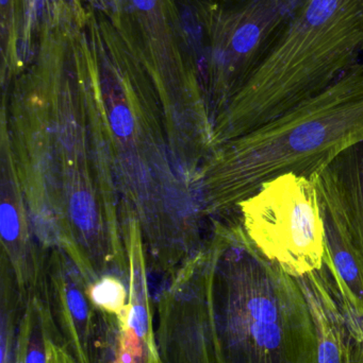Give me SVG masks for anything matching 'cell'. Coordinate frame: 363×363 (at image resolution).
<instances>
[{
	"instance_id": "1",
	"label": "cell",
	"mask_w": 363,
	"mask_h": 363,
	"mask_svg": "<svg viewBox=\"0 0 363 363\" xmlns=\"http://www.w3.org/2000/svg\"><path fill=\"white\" fill-rule=\"evenodd\" d=\"M363 55V0H300L228 104L221 135L234 140L319 95Z\"/></svg>"
},
{
	"instance_id": "2",
	"label": "cell",
	"mask_w": 363,
	"mask_h": 363,
	"mask_svg": "<svg viewBox=\"0 0 363 363\" xmlns=\"http://www.w3.org/2000/svg\"><path fill=\"white\" fill-rule=\"evenodd\" d=\"M363 142V64L270 123L232 140L217 165L220 204L238 205L287 174L313 178Z\"/></svg>"
},
{
	"instance_id": "3",
	"label": "cell",
	"mask_w": 363,
	"mask_h": 363,
	"mask_svg": "<svg viewBox=\"0 0 363 363\" xmlns=\"http://www.w3.org/2000/svg\"><path fill=\"white\" fill-rule=\"evenodd\" d=\"M228 240L221 363H318L317 333L300 279L260 253L242 228Z\"/></svg>"
},
{
	"instance_id": "4",
	"label": "cell",
	"mask_w": 363,
	"mask_h": 363,
	"mask_svg": "<svg viewBox=\"0 0 363 363\" xmlns=\"http://www.w3.org/2000/svg\"><path fill=\"white\" fill-rule=\"evenodd\" d=\"M238 205L243 230L271 262L294 277L323 268L325 224L315 177H277Z\"/></svg>"
},
{
	"instance_id": "5",
	"label": "cell",
	"mask_w": 363,
	"mask_h": 363,
	"mask_svg": "<svg viewBox=\"0 0 363 363\" xmlns=\"http://www.w3.org/2000/svg\"><path fill=\"white\" fill-rule=\"evenodd\" d=\"M196 1L200 46L208 57L215 91L226 101L240 91L300 0Z\"/></svg>"
},
{
	"instance_id": "6",
	"label": "cell",
	"mask_w": 363,
	"mask_h": 363,
	"mask_svg": "<svg viewBox=\"0 0 363 363\" xmlns=\"http://www.w3.org/2000/svg\"><path fill=\"white\" fill-rule=\"evenodd\" d=\"M109 19L126 48L160 81L190 77L193 42L175 0H107Z\"/></svg>"
},
{
	"instance_id": "7",
	"label": "cell",
	"mask_w": 363,
	"mask_h": 363,
	"mask_svg": "<svg viewBox=\"0 0 363 363\" xmlns=\"http://www.w3.org/2000/svg\"><path fill=\"white\" fill-rule=\"evenodd\" d=\"M315 179L322 205L363 262V142L340 153Z\"/></svg>"
},
{
	"instance_id": "8",
	"label": "cell",
	"mask_w": 363,
	"mask_h": 363,
	"mask_svg": "<svg viewBox=\"0 0 363 363\" xmlns=\"http://www.w3.org/2000/svg\"><path fill=\"white\" fill-rule=\"evenodd\" d=\"M317 333L318 363H345L347 324L340 298L326 269L298 277Z\"/></svg>"
},
{
	"instance_id": "9",
	"label": "cell",
	"mask_w": 363,
	"mask_h": 363,
	"mask_svg": "<svg viewBox=\"0 0 363 363\" xmlns=\"http://www.w3.org/2000/svg\"><path fill=\"white\" fill-rule=\"evenodd\" d=\"M325 224L324 267L345 313L363 319V262L336 220L322 205Z\"/></svg>"
},
{
	"instance_id": "10",
	"label": "cell",
	"mask_w": 363,
	"mask_h": 363,
	"mask_svg": "<svg viewBox=\"0 0 363 363\" xmlns=\"http://www.w3.org/2000/svg\"><path fill=\"white\" fill-rule=\"evenodd\" d=\"M42 0H1L2 67H23L34 55Z\"/></svg>"
},
{
	"instance_id": "11",
	"label": "cell",
	"mask_w": 363,
	"mask_h": 363,
	"mask_svg": "<svg viewBox=\"0 0 363 363\" xmlns=\"http://www.w3.org/2000/svg\"><path fill=\"white\" fill-rule=\"evenodd\" d=\"M92 300L104 311L119 313L125 309L126 290L117 279L106 277L94 286Z\"/></svg>"
},
{
	"instance_id": "12",
	"label": "cell",
	"mask_w": 363,
	"mask_h": 363,
	"mask_svg": "<svg viewBox=\"0 0 363 363\" xmlns=\"http://www.w3.org/2000/svg\"><path fill=\"white\" fill-rule=\"evenodd\" d=\"M343 313L347 324L345 363H363V319Z\"/></svg>"
},
{
	"instance_id": "13",
	"label": "cell",
	"mask_w": 363,
	"mask_h": 363,
	"mask_svg": "<svg viewBox=\"0 0 363 363\" xmlns=\"http://www.w3.org/2000/svg\"><path fill=\"white\" fill-rule=\"evenodd\" d=\"M72 213L79 225L90 228L95 218L94 204L91 198L85 194H76L72 201Z\"/></svg>"
},
{
	"instance_id": "14",
	"label": "cell",
	"mask_w": 363,
	"mask_h": 363,
	"mask_svg": "<svg viewBox=\"0 0 363 363\" xmlns=\"http://www.w3.org/2000/svg\"><path fill=\"white\" fill-rule=\"evenodd\" d=\"M111 121H112L113 130L119 135H129L134 129V121H132L131 115L129 114L127 108H123V106H119L113 111L112 115H111Z\"/></svg>"
},
{
	"instance_id": "15",
	"label": "cell",
	"mask_w": 363,
	"mask_h": 363,
	"mask_svg": "<svg viewBox=\"0 0 363 363\" xmlns=\"http://www.w3.org/2000/svg\"><path fill=\"white\" fill-rule=\"evenodd\" d=\"M67 304L75 319L85 321L87 315V303L78 290H70L67 294Z\"/></svg>"
},
{
	"instance_id": "16",
	"label": "cell",
	"mask_w": 363,
	"mask_h": 363,
	"mask_svg": "<svg viewBox=\"0 0 363 363\" xmlns=\"http://www.w3.org/2000/svg\"><path fill=\"white\" fill-rule=\"evenodd\" d=\"M72 1L79 6L102 13L104 15H106L107 9H108L107 0H72Z\"/></svg>"
},
{
	"instance_id": "17",
	"label": "cell",
	"mask_w": 363,
	"mask_h": 363,
	"mask_svg": "<svg viewBox=\"0 0 363 363\" xmlns=\"http://www.w3.org/2000/svg\"><path fill=\"white\" fill-rule=\"evenodd\" d=\"M26 363H45L44 355H43L40 351L32 350V351L28 354Z\"/></svg>"
}]
</instances>
